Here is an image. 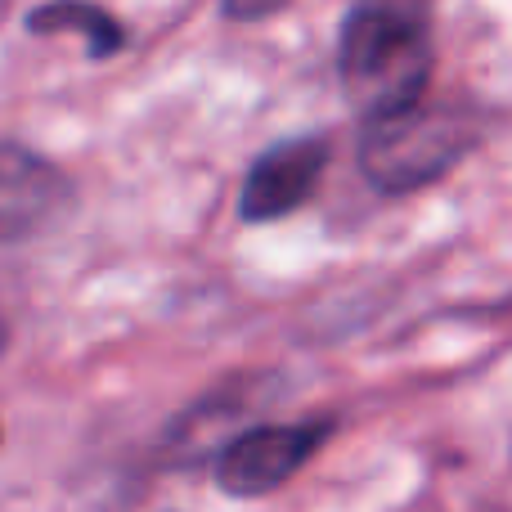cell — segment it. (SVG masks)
<instances>
[{
  "instance_id": "cell-4",
  "label": "cell",
  "mask_w": 512,
  "mask_h": 512,
  "mask_svg": "<svg viewBox=\"0 0 512 512\" xmlns=\"http://www.w3.org/2000/svg\"><path fill=\"white\" fill-rule=\"evenodd\" d=\"M328 167V140L324 135H297V140H279L252 162L248 180H243L239 212L248 225L283 221L297 212L310 194H315L319 176Z\"/></svg>"
},
{
  "instance_id": "cell-3",
  "label": "cell",
  "mask_w": 512,
  "mask_h": 512,
  "mask_svg": "<svg viewBox=\"0 0 512 512\" xmlns=\"http://www.w3.org/2000/svg\"><path fill=\"white\" fill-rule=\"evenodd\" d=\"M333 423L328 418H306V423H270L239 432L234 441L221 445L212 472L216 486L234 499H261L270 490H279L283 481H292L310 459L319 454V445L328 441Z\"/></svg>"
},
{
  "instance_id": "cell-5",
  "label": "cell",
  "mask_w": 512,
  "mask_h": 512,
  "mask_svg": "<svg viewBox=\"0 0 512 512\" xmlns=\"http://www.w3.org/2000/svg\"><path fill=\"white\" fill-rule=\"evenodd\" d=\"M72 207V185L54 162L0 144V243L45 234Z\"/></svg>"
},
{
  "instance_id": "cell-7",
  "label": "cell",
  "mask_w": 512,
  "mask_h": 512,
  "mask_svg": "<svg viewBox=\"0 0 512 512\" xmlns=\"http://www.w3.org/2000/svg\"><path fill=\"white\" fill-rule=\"evenodd\" d=\"M279 9H288V0H225V18H234V23H261Z\"/></svg>"
},
{
  "instance_id": "cell-2",
  "label": "cell",
  "mask_w": 512,
  "mask_h": 512,
  "mask_svg": "<svg viewBox=\"0 0 512 512\" xmlns=\"http://www.w3.org/2000/svg\"><path fill=\"white\" fill-rule=\"evenodd\" d=\"M477 144V126L454 108L414 104L405 113L364 122L360 171L382 194H414L450 176Z\"/></svg>"
},
{
  "instance_id": "cell-6",
  "label": "cell",
  "mask_w": 512,
  "mask_h": 512,
  "mask_svg": "<svg viewBox=\"0 0 512 512\" xmlns=\"http://www.w3.org/2000/svg\"><path fill=\"white\" fill-rule=\"evenodd\" d=\"M27 32L36 36H54V32H72L86 41L90 59H108V54L122 50L126 32L104 5H90V0H50V5L32 9L27 14Z\"/></svg>"
},
{
  "instance_id": "cell-1",
  "label": "cell",
  "mask_w": 512,
  "mask_h": 512,
  "mask_svg": "<svg viewBox=\"0 0 512 512\" xmlns=\"http://www.w3.org/2000/svg\"><path fill=\"white\" fill-rule=\"evenodd\" d=\"M432 18L427 0H355L337 41L346 99L364 122L423 104L432 81Z\"/></svg>"
}]
</instances>
